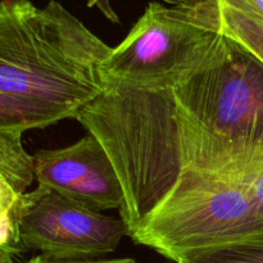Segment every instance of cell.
<instances>
[{
  "mask_svg": "<svg viewBox=\"0 0 263 263\" xmlns=\"http://www.w3.org/2000/svg\"><path fill=\"white\" fill-rule=\"evenodd\" d=\"M112 49L57 0H2L0 130L76 117L107 89L102 64Z\"/></svg>",
  "mask_w": 263,
  "mask_h": 263,
  "instance_id": "6da1fadb",
  "label": "cell"
},
{
  "mask_svg": "<svg viewBox=\"0 0 263 263\" xmlns=\"http://www.w3.org/2000/svg\"><path fill=\"white\" fill-rule=\"evenodd\" d=\"M172 91L186 171L238 181L263 163V62L221 35Z\"/></svg>",
  "mask_w": 263,
  "mask_h": 263,
  "instance_id": "7a4b0ae2",
  "label": "cell"
},
{
  "mask_svg": "<svg viewBox=\"0 0 263 263\" xmlns=\"http://www.w3.org/2000/svg\"><path fill=\"white\" fill-rule=\"evenodd\" d=\"M74 120L112 161L125 194L120 215L130 236L186 171L174 91L107 81L105 91Z\"/></svg>",
  "mask_w": 263,
  "mask_h": 263,
  "instance_id": "3957f363",
  "label": "cell"
},
{
  "mask_svg": "<svg viewBox=\"0 0 263 263\" xmlns=\"http://www.w3.org/2000/svg\"><path fill=\"white\" fill-rule=\"evenodd\" d=\"M263 233V217L241 182L185 171L164 202L134 231L136 244L167 259Z\"/></svg>",
  "mask_w": 263,
  "mask_h": 263,
  "instance_id": "277c9868",
  "label": "cell"
},
{
  "mask_svg": "<svg viewBox=\"0 0 263 263\" xmlns=\"http://www.w3.org/2000/svg\"><path fill=\"white\" fill-rule=\"evenodd\" d=\"M220 37L176 8L151 2L103 62L102 71L109 82L148 90L175 89L207 62Z\"/></svg>",
  "mask_w": 263,
  "mask_h": 263,
  "instance_id": "5b68a950",
  "label": "cell"
},
{
  "mask_svg": "<svg viewBox=\"0 0 263 263\" xmlns=\"http://www.w3.org/2000/svg\"><path fill=\"white\" fill-rule=\"evenodd\" d=\"M18 223L26 248L51 261L100 259L127 235L121 217L95 212L45 186L21 195Z\"/></svg>",
  "mask_w": 263,
  "mask_h": 263,
  "instance_id": "8992f818",
  "label": "cell"
},
{
  "mask_svg": "<svg viewBox=\"0 0 263 263\" xmlns=\"http://www.w3.org/2000/svg\"><path fill=\"white\" fill-rule=\"evenodd\" d=\"M33 158L39 186L58 192L95 212L120 211L125 204L112 161L91 134L67 148L37 151Z\"/></svg>",
  "mask_w": 263,
  "mask_h": 263,
  "instance_id": "52a82bcc",
  "label": "cell"
},
{
  "mask_svg": "<svg viewBox=\"0 0 263 263\" xmlns=\"http://www.w3.org/2000/svg\"><path fill=\"white\" fill-rule=\"evenodd\" d=\"M35 175V158L22 145V133L0 130V182L22 195Z\"/></svg>",
  "mask_w": 263,
  "mask_h": 263,
  "instance_id": "ba28073f",
  "label": "cell"
},
{
  "mask_svg": "<svg viewBox=\"0 0 263 263\" xmlns=\"http://www.w3.org/2000/svg\"><path fill=\"white\" fill-rule=\"evenodd\" d=\"M179 263H263V233L179 254Z\"/></svg>",
  "mask_w": 263,
  "mask_h": 263,
  "instance_id": "9c48e42d",
  "label": "cell"
},
{
  "mask_svg": "<svg viewBox=\"0 0 263 263\" xmlns=\"http://www.w3.org/2000/svg\"><path fill=\"white\" fill-rule=\"evenodd\" d=\"M20 198V194L0 182V263H18L20 257L28 251L18 223Z\"/></svg>",
  "mask_w": 263,
  "mask_h": 263,
  "instance_id": "30bf717a",
  "label": "cell"
},
{
  "mask_svg": "<svg viewBox=\"0 0 263 263\" xmlns=\"http://www.w3.org/2000/svg\"><path fill=\"white\" fill-rule=\"evenodd\" d=\"M238 181L246 186L254 208L259 213V216L263 217V163L256 167L253 171L244 175Z\"/></svg>",
  "mask_w": 263,
  "mask_h": 263,
  "instance_id": "8fae6325",
  "label": "cell"
},
{
  "mask_svg": "<svg viewBox=\"0 0 263 263\" xmlns=\"http://www.w3.org/2000/svg\"><path fill=\"white\" fill-rule=\"evenodd\" d=\"M26 263H138L133 258H112V259H90V261H51L43 256H36Z\"/></svg>",
  "mask_w": 263,
  "mask_h": 263,
  "instance_id": "7c38bea8",
  "label": "cell"
},
{
  "mask_svg": "<svg viewBox=\"0 0 263 263\" xmlns=\"http://www.w3.org/2000/svg\"><path fill=\"white\" fill-rule=\"evenodd\" d=\"M102 3H103V8H104V9H103V15H104L107 20H109L110 22H113V23L120 22V20H118V15L116 14V12L113 10V8L110 7L109 0H102Z\"/></svg>",
  "mask_w": 263,
  "mask_h": 263,
  "instance_id": "4fadbf2b",
  "label": "cell"
},
{
  "mask_svg": "<svg viewBox=\"0 0 263 263\" xmlns=\"http://www.w3.org/2000/svg\"><path fill=\"white\" fill-rule=\"evenodd\" d=\"M87 5H89V7H98L102 13L103 9H104V8H103L102 0H87Z\"/></svg>",
  "mask_w": 263,
  "mask_h": 263,
  "instance_id": "5bb4252c",
  "label": "cell"
},
{
  "mask_svg": "<svg viewBox=\"0 0 263 263\" xmlns=\"http://www.w3.org/2000/svg\"><path fill=\"white\" fill-rule=\"evenodd\" d=\"M161 263H179V262H175V261H171V259H168V261H166V262H161Z\"/></svg>",
  "mask_w": 263,
  "mask_h": 263,
  "instance_id": "9a60e30c",
  "label": "cell"
},
{
  "mask_svg": "<svg viewBox=\"0 0 263 263\" xmlns=\"http://www.w3.org/2000/svg\"><path fill=\"white\" fill-rule=\"evenodd\" d=\"M252 3H253V0H252ZM253 5H254V4H253Z\"/></svg>",
  "mask_w": 263,
  "mask_h": 263,
  "instance_id": "2e32d148",
  "label": "cell"
}]
</instances>
